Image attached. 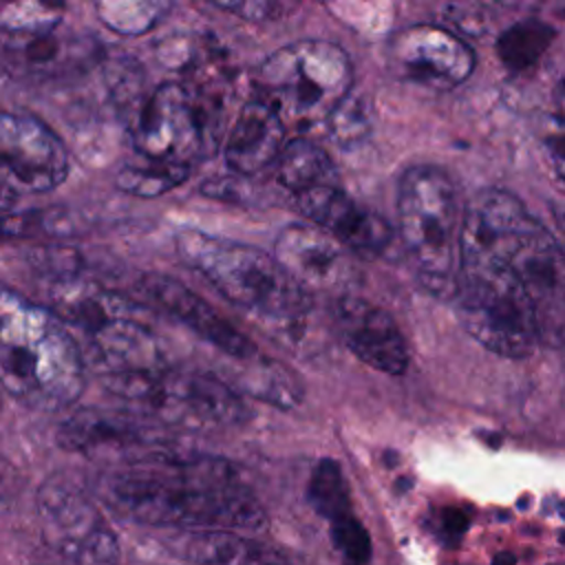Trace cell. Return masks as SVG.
<instances>
[{"instance_id": "obj_10", "label": "cell", "mask_w": 565, "mask_h": 565, "mask_svg": "<svg viewBox=\"0 0 565 565\" xmlns=\"http://www.w3.org/2000/svg\"><path fill=\"white\" fill-rule=\"evenodd\" d=\"M46 543L73 565H117L119 541L95 501L62 475L49 477L35 497Z\"/></svg>"}, {"instance_id": "obj_26", "label": "cell", "mask_w": 565, "mask_h": 565, "mask_svg": "<svg viewBox=\"0 0 565 565\" xmlns=\"http://www.w3.org/2000/svg\"><path fill=\"white\" fill-rule=\"evenodd\" d=\"M190 174V166H172V163H152L146 166H126L117 172L115 185L135 196H161L177 185H181Z\"/></svg>"}, {"instance_id": "obj_25", "label": "cell", "mask_w": 565, "mask_h": 565, "mask_svg": "<svg viewBox=\"0 0 565 565\" xmlns=\"http://www.w3.org/2000/svg\"><path fill=\"white\" fill-rule=\"evenodd\" d=\"M307 497L313 510L320 516H324L329 523L351 514V497H349L347 479L333 459L318 461L309 479Z\"/></svg>"}, {"instance_id": "obj_5", "label": "cell", "mask_w": 565, "mask_h": 565, "mask_svg": "<svg viewBox=\"0 0 565 565\" xmlns=\"http://www.w3.org/2000/svg\"><path fill=\"white\" fill-rule=\"evenodd\" d=\"M397 218L419 282L435 296H455L463 212L450 177L437 166H411L399 179Z\"/></svg>"}, {"instance_id": "obj_28", "label": "cell", "mask_w": 565, "mask_h": 565, "mask_svg": "<svg viewBox=\"0 0 565 565\" xmlns=\"http://www.w3.org/2000/svg\"><path fill=\"white\" fill-rule=\"evenodd\" d=\"M99 20L124 35H139L150 31L159 18L168 11L163 2H99L97 7Z\"/></svg>"}, {"instance_id": "obj_16", "label": "cell", "mask_w": 565, "mask_h": 565, "mask_svg": "<svg viewBox=\"0 0 565 565\" xmlns=\"http://www.w3.org/2000/svg\"><path fill=\"white\" fill-rule=\"evenodd\" d=\"M298 210L316 225L335 238L344 249L373 258L391 243V227L377 214L358 205L338 185H320L296 194Z\"/></svg>"}, {"instance_id": "obj_9", "label": "cell", "mask_w": 565, "mask_h": 565, "mask_svg": "<svg viewBox=\"0 0 565 565\" xmlns=\"http://www.w3.org/2000/svg\"><path fill=\"white\" fill-rule=\"evenodd\" d=\"M115 395L146 406L152 419L168 426L210 430L234 426L247 411L227 384L207 373L177 371L161 366L146 373H126L104 377Z\"/></svg>"}, {"instance_id": "obj_8", "label": "cell", "mask_w": 565, "mask_h": 565, "mask_svg": "<svg viewBox=\"0 0 565 565\" xmlns=\"http://www.w3.org/2000/svg\"><path fill=\"white\" fill-rule=\"evenodd\" d=\"M455 298L463 329L488 351L525 358L536 349L541 331L534 305L501 258L459 254Z\"/></svg>"}, {"instance_id": "obj_4", "label": "cell", "mask_w": 565, "mask_h": 565, "mask_svg": "<svg viewBox=\"0 0 565 565\" xmlns=\"http://www.w3.org/2000/svg\"><path fill=\"white\" fill-rule=\"evenodd\" d=\"M174 245L190 269L260 327L300 338L311 311V294L280 267L274 254L194 227L179 230Z\"/></svg>"}, {"instance_id": "obj_13", "label": "cell", "mask_w": 565, "mask_h": 565, "mask_svg": "<svg viewBox=\"0 0 565 565\" xmlns=\"http://www.w3.org/2000/svg\"><path fill=\"white\" fill-rule=\"evenodd\" d=\"M388 64L404 82L430 90H450L468 79L475 55L459 35L441 26L417 24L393 35Z\"/></svg>"}, {"instance_id": "obj_2", "label": "cell", "mask_w": 565, "mask_h": 565, "mask_svg": "<svg viewBox=\"0 0 565 565\" xmlns=\"http://www.w3.org/2000/svg\"><path fill=\"white\" fill-rule=\"evenodd\" d=\"M459 254L501 258L519 276L539 320L541 338L565 335V254L510 192L481 190L463 210Z\"/></svg>"}, {"instance_id": "obj_30", "label": "cell", "mask_w": 565, "mask_h": 565, "mask_svg": "<svg viewBox=\"0 0 565 565\" xmlns=\"http://www.w3.org/2000/svg\"><path fill=\"white\" fill-rule=\"evenodd\" d=\"M331 541L344 565H366L371 558V536L366 527L351 514L329 523Z\"/></svg>"}, {"instance_id": "obj_12", "label": "cell", "mask_w": 565, "mask_h": 565, "mask_svg": "<svg viewBox=\"0 0 565 565\" xmlns=\"http://www.w3.org/2000/svg\"><path fill=\"white\" fill-rule=\"evenodd\" d=\"M66 174L62 139L33 115L0 108V181L11 190L49 192Z\"/></svg>"}, {"instance_id": "obj_35", "label": "cell", "mask_w": 565, "mask_h": 565, "mask_svg": "<svg viewBox=\"0 0 565 565\" xmlns=\"http://www.w3.org/2000/svg\"><path fill=\"white\" fill-rule=\"evenodd\" d=\"M554 104H556V110L558 115L565 119V75L558 79L556 84V90H554Z\"/></svg>"}, {"instance_id": "obj_34", "label": "cell", "mask_w": 565, "mask_h": 565, "mask_svg": "<svg viewBox=\"0 0 565 565\" xmlns=\"http://www.w3.org/2000/svg\"><path fill=\"white\" fill-rule=\"evenodd\" d=\"M15 203V190H11L9 185H4L0 181V214H4L7 210H11V205Z\"/></svg>"}, {"instance_id": "obj_20", "label": "cell", "mask_w": 565, "mask_h": 565, "mask_svg": "<svg viewBox=\"0 0 565 565\" xmlns=\"http://www.w3.org/2000/svg\"><path fill=\"white\" fill-rule=\"evenodd\" d=\"M285 135L287 126L274 108L252 95L227 132L223 146L225 163L241 177H256L276 163L287 143Z\"/></svg>"}, {"instance_id": "obj_31", "label": "cell", "mask_w": 565, "mask_h": 565, "mask_svg": "<svg viewBox=\"0 0 565 565\" xmlns=\"http://www.w3.org/2000/svg\"><path fill=\"white\" fill-rule=\"evenodd\" d=\"M216 7L238 13L247 20H267L280 9L278 4H271V2H216Z\"/></svg>"}, {"instance_id": "obj_15", "label": "cell", "mask_w": 565, "mask_h": 565, "mask_svg": "<svg viewBox=\"0 0 565 565\" xmlns=\"http://www.w3.org/2000/svg\"><path fill=\"white\" fill-rule=\"evenodd\" d=\"M60 446L75 452H106L117 450L128 455L126 461H137L143 457L174 452L170 439L148 422L117 411H75L57 433Z\"/></svg>"}, {"instance_id": "obj_7", "label": "cell", "mask_w": 565, "mask_h": 565, "mask_svg": "<svg viewBox=\"0 0 565 565\" xmlns=\"http://www.w3.org/2000/svg\"><path fill=\"white\" fill-rule=\"evenodd\" d=\"M351 86V60L329 40L285 44L254 71V97L271 106L285 126L298 128L327 121Z\"/></svg>"}, {"instance_id": "obj_37", "label": "cell", "mask_w": 565, "mask_h": 565, "mask_svg": "<svg viewBox=\"0 0 565 565\" xmlns=\"http://www.w3.org/2000/svg\"><path fill=\"white\" fill-rule=\"evenodd\" d=\"M516 561H514V556L512 554H508V552H501V554H497L494 556V561H492V565H514Z\"/></svg>"}, {"instance_id": "obj_38", "label": "cell", "mask_w": 565, "mask_h": 565, "mask_svg": "<svg viewBox=\"0 0 565 565\" xmlns=\"http://www.w3.org/2000/svg\"><path fill=\"white\" fill-rule=\"evenodd\" d=\"M561 514H563V519H565V501H563V505H561Z\"/></svg>"}, {"instance_id": "obj_22", "label": "cell", "mask_w": 565, "mask_h": 565, "mask_svg": "<svg viewBox=\"0 0 565 565\" xmlns=\"http://www.w3.org/2000/svg\"><path fill=\"white\" fill-rule=\"evenodd\" d=\"M276 179L291 194L307 192L320 185H335V166L318 143L309 139L287 141L274 163Z\"/></svg>"}, {"instance_id": "obj_11", "label": "cell", "mask_w": 565, "mask_h": 565, "mask_svg": "<svg viewBox=\"0 0 565 565\" xmlns=\"http://www.w3.org/2000/svg\"><path fill=\"white\" fill-rule=\"evenodd\" d=\"M203 115L183 84H159L130 124L132 148L152 163L190 166L203 148Z\"/></svg>"}, {"instance_id": "obj_18", "label": "cell", "mask_w": 565, "mask_h": 565, "mask_svg": "<svg viewBox=\"0 0 565 565\" xmlns=\"http://www.w3.org/2000/svg\"><path fill=\"white\" fill-rule=\"evenodd\" d=\"M335 327L349 351L364 364L391 375H399L408 366L404 335L382 307L355 296H340Z\"/></svg>"}, {"instance_id": "obj_3", "label": "cell", "mask_w": 565, "mask_h": 565, "mask_svg": "<svg viewBox=\"0 0 565 565\" xmlns=\"http://www.w3.org/2000/svg\"><path fill=\"white\" fill-rule=\"evenodd\" d=\"M0 384L38 411L71 406L84 391V358L66 322L0 285Z\"/></svg>"}, {"instance_id": "obj_1", "label": "cell", "mask_w": 565, "mask_h": 565, "mask_svg": "<svg viewBox=\"0 0 565 565\" xmlns=\"http://www.w3.org/2000/svg\"><path fill=\"white\" fill-rule=\"evenodd\" d=\"M102 499L121 516L192 532H256L265 508L238 468L218 457L161 452L124 461L99 479Z\"/></svg>"}, {"instance_id": "obj_17", "label": "cell", "mask_w": 565, "mask_h": 565, "mask_svg": "<svg viewBox=\"0 0 565 565\" xmlns=\"http://www.w3.org/2000/svg\"><path fill=\"white\" fill-rule=\"evenodd\" d=\"M0 64L22 77H62L97 62L99 44L93 38L55 29L33 33L0 31Z\"/></svg>"}, {"instance_id": "obj_29", "label": "cell", "mask_w": 565, "mask_h": 565, "mask_svg": "<svg viewBox=\"0 0 565 565\" xmlns=\"http://www.w3.org/2000/svg\"><path fill=\"white\" fill-rule=\"evenodd\" d=\"M57 4L18 2L0 7V31L4 33H33L55 29L60 22Z\"/></svg>"}, {"instance_id": "obj_19", "label": "cell", "mask_w": 565, "mask_h": 565, "mask_svg": "<svg viewBox=\"0 0 565 565\" xmlns=\"http://www.w3.org/2000/svg\"><path fill=\"white\" fill-rule=\"evenodd\" d=\"M139 289L148 296V300L174 316L190 331H194L225 355H232L241 362L256 358V344L232 322H227L210 302H205L192 289L183 287L177 278L152 271L141 276Z\"/></svg>"}, {"instance_id": "obj_14", "label": "cell", "mask_w": 565, "mask_h": 565, "mask_svg": "<svg viewBox=\"0 0 565 565\" xmlns=\"http://www.w3.org/2000/svg\"><path fill=\"white\" fill-rule=\"evenodd\" d=\"M271 254L307 294H342L355 278L349 249L316 225L282 227Z\"/></svg>"}, {"instance_id": "obj_23", "label": "cell", "mask_w": 565, "mask_h": 565, "mask_svg": "<svg viewBox=\"0 0 565 565\" xmlns=\"http://www.w3.org/2000/svg\"><path fill=\"white\" fill-rule=\"evenodd\" d=\"M247 364L241 384L249 395L278 408H294L302 399V382L282 362L256 355Z\"/></svg>"}, {"instance_id": "obj_27", "label": "cell", "mask_w": 565, "mask_h": 565, "mask_svg": "<svg viewBox=\"0 0 565 565\" xmlns=\"http://www.w3.org/2000/svg\"><path fill=\"white\" fill-rule=\"evenodd\" d=\"M331 139L342 148L362 143L371 132V108L358 93H349L324 121Z\"/></svg>"}, {"instance_id": "obj_33", "label": "cell", "mask_w": 565, "mask_h": 565, "mask_svg": "<svg viewBox=\"0 0 565 565\" xmlns=\"http://www.w3.org/2000/svg\"><path fill=\"white\" fill-rule=\"evenodd\" d=\"M13 492H15V472L9 463L0 459V505L9 503Z\"/></svg>"}, {"instance_id": "obj_21", "label": "cell", "mask_w": 565, "mask_h": 565, "mask_svg": "<svg viewBox=\"0 0 565 565\" xmlns=\"http://www.w3.org/2000/svg\"><path fill=\"white\" fill-rule=\"evenodd\" d=\"M181 552L196 565H291L274 547L238 532H192Z\"/></svg>"}, {"instance_id": "obj_36", "label": "cell", "mask_w": 565, "mask_h": 565, "mask_svg": "<svg viewBox=\"0 0 565 565\" xmlns=\"http://www.w3.org/2000/svg\"><path fill=\"white\" fill-rule=\"evenodd\" d=\"M556 225H558V234H561V238H556V241L565 254V210L556 212Z\"/></svg>"}, {"instance_id": "obj_24", "label": "cell", "mask_w": 565, "mask_h": 565, "mask_svg": "<svg viewBox=\"0 0 565 565\" xmlns=\"http://www.w3.org/2000/svg\"><path fill=\"white\" fill-rule=\"evenodd\" d=\"M554 38V31L550 24L541 20H521L505 29L497 40V51L501 62L519 73L539 62V57L545 53Z\"/></svg>"}, {"instance_id": "obj_6", "label": "cell", "mask_w": 565, "mask_h": 565, "mask_svg": "<svg viewBox=\"0 0 565 565\" xmlns=\"http://www.w3.org/2000/svg\"><path fill=\"white\" fill-rule=\"evenodd\" d=\"M51 298V309L84 335L90 362L104 377L166 366L154 333L117 291L64 276L53 282Z\"/></svg>"}, {"instance_id": "obj_32", "label": "cell", "mask_w": 565, "mask_h": 565, "mask_svg": "<svg viewBox=\"0 0 565 565\" xmlns=\"http://www.w3.org/2000/svg\"><path fill=\"white\" fill-rule=\"evenodd\" d=\"M441 527H444V534H446V536L457 539V536H461L463 530L468 527V519H466V514H463L461 510H457V508H446V510L441 512Z\"/></svg>"}]
</instances>
